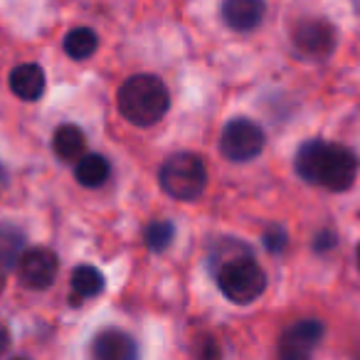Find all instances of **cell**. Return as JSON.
Returning a JSON list of instances; mask_svg holds the SVG:
<instances>
[{
  "label": "cell",
  "instance_id": "cell-18",
  "mask_svg": "<svg viewBox=\"0 0 360 360\" xmlns=\"http://www.w3.org/2000/svg\"><path fill=\"white\" fill-rule=\"evenodd\" d=\"M264 247L269 252H281L286 247V232H284V227H279V225H271V227H266V232H264Z\"/></svg>",
  "mask_w": 360,
  "mask_h": 360
},
{
  "label": "cell",
  "instance_id": "cell-8",
  "mask_svg": "<svg viewBox=\"0 0 360 360\" xmlns=\"http://www.w3.org/2000/svg\"><path fill=\"white\" fill-rule=\"evenodd\" d=\"M18 276L27 289H47L52 286V281L57 279V269H60V262L52 250H25L22 257L18 259Z\"/></svg>",
  "mask_w": 360,
  "mask_h": 360
},
{
  "label": "cell",
  "instance_id": "cell-3",
  "mask_svg": "<svg viewBox=\"0 0 360 360\" xmlns=\"http://www.w3.org/2000/svg\"><path fill=\"white\" fill-rule=\"evenodd\" d=\"M217 286L232 304H252L264 294L266 274L250 255H237L220 264Z\"/></svg>",
  "mask_w": 360,
  "mask_h": 360
},
{
  "label": "cell",
  "instance_id": "cell-15",
  "mask_svg": "<svg viewBox=\"0 0 360 360\" xmlns=\"http://www.w3.org/2000/svg\"><path fill=\"white\" fill-rule=\"evenodd\" d=\"M72 289L79 299H94L104 291V276L96 266L82 264L72 271Z\"/></svg>",
  "mask_w": 360,
  "mask_h": 360
},
{
  "label": "cell",
  "instance_id": "cell-14",
  "mask_svg": "<svg viewBox=\"0 0 360 360\" xmlns=\"http://www.w3.org/2000/svg\"><path fill=\"white\" fill-rule=\"evenodd\" d=\"M99 47V37L91 27H75L65 37V52L72 60H89Z\"/></svg>",
  "mask_w": 360,
  "mask_h": 360
},
{
  "label": "cell",
  "instance_id": "cell-11",
  "mask_svg": "<svg viewBox=\"0 0 360 360\" xmlns=\"http://www.w3.org/2000/svg\"><path fill=\"white\" fill-rule=\"evenodd\" d=\"M45 72H42L40 65L35 62H25V65H18L15 70L11 72V89L18 99L22 101H37L42 94H45Z\"/></svg>",
  "mask_w": 360,
  "mask_h": 360
},
{
  "label": "cell",
  "instance_id": "cell-6",
  "mask_svg": "<svg viewBox=\"0 0 360 360\" xmlns=\"http://www.w3.org/2000/svg\"><path fill=\"white\" fill-rule=\"evenodd\" d=\"M291 42L306 60H326L335 50V30L323 18H306L294 25Z\"/></svg>",
  "mask_w": 360,
  "mask_h": 360
},
{
  "label": "cell",
  "instance_id": "cell-22",
  "mask_svg": "<svg viewBox=\"0 0 360 360\" xmlns=\"http://www.w3.org/2000/svg\"><path fill=\"white\" fill-rule=\"evenodd\" d=\"M355 257H358V266H360V245H358V255H355Z\"/></svg>",
  "mask_w": 360,
  "mask_h": 360
},
{
  "label": "cell",
  "instance_id": "cell-5",
  "mask_svg": "<svg viewBox=\"0 0 360 360\" xmlns=\"http://www.w3.org/2000/svg\"><path fill=\"white\" fill-rule=\"evenodd\" d=\"M264 148V131L252 119H232L220 134V150L232 163H247Z\"/></svg>",
  "mask_w": 360,
  "mask_h": 360
},
{
  "label": "cell",
  "instance_id": "cell-1",
  "mask_svg": "<svg viewBox=\"0 0 360 360\" xmlns=\"http://www.w3.org/2000/svg\"><path fill=\"white\" fill-rule=\"evenodd\" d=\"M296 173L330 193H343L358 178V158L348 148L328 141H306L294 158Z\"/></svg>",
  "mask_w": 360,
  "mask_h": 360
},
{
  "label": "cell",
  "instance_id": "cell-17",
  "mask_svg": "<svg viewBox=\"0 0 360 360\" xmlns=\"http://www.w3.org/2000/svg\"><path fill=\"white\" fill-rule=\"evenodd\" d=\"M173 235L175 230L170 222H150L148 230H146V245L153 252H160L173 242Z\"/></svg>",
  "mask_w": 360,
  "mask_h": 360
},
{
  "label": "cell",
  "instance_id": "cell-19",
  "mask_svg": "<svg viewBox=\"0 0 360 360\" xmlns=\"http://www.w3.org/2000/svg\"><path fill=\"white\" fill-rule=\"evenodd\" d=\"M338 242V237L333 235V232H328V230H323L319 237H316V250H321V252H328L330 247Z\"/></svg>",
  "mask_w": 360,
  "mask_h": 360
},
{
  "label": "cell",
  "instance_id": "cell-10",
  "mask_svg": "<svg viewBox=\"0 0 360 360\" xmlns=\"http://www.w3.org/2000/svg\"><path fill=\"white\" fill-rule=\"evenodd\" d=\"M220 13L235 32H252L264 18V0H222Z\"/></svg>",
  "mask_w": 360,
  "mask_h": 360
},
{
  "label": "cell",
  "instance_id": "cell-16",
  "mask_svg": "<svg viewBox=\"0 0 360 360\" xmlns=\"http://www.w3.org/2000/svg\"><path fill=\"white\" fill-rule=\"evenodd\" d=\"M25 252V235L18 227L3 225L0 227V264L13 266Z\"/></svg>",
  "mask_w": 360,
  "mask_h": 360
},
{
  "label": "cell",
  "instance_id": "cell-23",
  "mask_svg": "<svg viewBox=\"0 0 360 360\" xmlns=\"http://www.w3.org/2000/svg\"><path fill=\"white\" fill-rule=\"evenodd\" d=\"M13 360H27V358H13Z\"/></svg>",
  "mask_w": 360,
  "mask_h": 360
},
{
  "label": "cell",
  "instance_id": "cell-2",
  "mask_svg": "<svg viewBox=\"0 0 360 360\" xmlns=\"http://www.w3.org/2000/svg\"><path fill=\"white\" fill-rule=\"evenodd\" d=\"M116 104L121 116L134 126H153L168 111L170 94L155 75H134L121 84Z\"/></svg>",
  "mask_w": 360,
  "mask_h": 360
},
{
  "label": "cell",
  "instance_id": "cell-21",
  "mask_svg": "<svg viewBox=\"0 0 360 360\" xmlns=\"http://www.w3.org/2000/svg\"><path fill=\"white\" fill-rule=\"evenodd\" d=\"M3 286H6V266L0 264V291H3Z\"/></svg>",
  "mask_w": 360,
  "mask_h": 360
},
{
  "label": "cell",
  "instance_id": "cell-7",
  "mask_svg": "<svg viewBox=\"0 0 360 360\" xmlns=\"http://www.w3.org/2000/svg\"><path fill=\"white\" fill-rule=\"evenodd\" d=\"M321 338H323L321 321H296L281 333L276 345V360H311Z\"/></svg>",
  "mask_w": 360,
  "mask_h": 360
},
{
  "label": "cell",
  "instance_id": "cell-9",
  "mask_svg": "<svg viewBox=\"0 0 360 360\" xmlns=\"http://www.w3.org/2000/svg\"><path fill=\"white\" fill-rule=\"evenodd\" d=\"M136 340L121 328H104L91 343V360H136Z\"/></svg>",
  "mask_w": 360,
  "mask_h": 360
},
{
  "label": "cell",
  "instance_id": "cell-12",
  "mask_svg": "<svg viewBox=\"0 0 360 360\" xmlns=\"http://www.w3.org/2000/svg\"><path fill=\"white\" fill-rule=\"evenodd\" d=\"M109 173H111V165L104 155L99 153H86L77 160L75 165V178L79 186L84 188H99L104 186L106 180H109Z\"/></svg>",
  "mask_w": 360,
  "mask_h": 360
},
{
  "label": "cell",
  "instance_id": "cell-13",
  "mask_svg": "<svg viewBox=\"0 0 360 360\" xmlns=\"http://www.w3.org/2000/svg\"><path fill=\"white\" fill-rule=\"evenodd\" d=\"M52 146H55V153L60 160H79L84 155L86 139L82 134V129H77L75 124H62L55 131Z\"/></svg>",
  "mask_w": 360,
  "mask_h": 360
},
{
  "label": "cell",
  "instance_id": "cell-20",
  "mask_svg": "<svg viewBox=\"0 0 360 360\" xmlns=\"http://www.w3.org/2000/svg\"><path fill=\"white\" fill-rule=\"evenodd\" d=\"M8 343H11V333H8V328L3 323H0V353L8 348Z\"/></svg>",
  "mask_w": 360,
  "mask_h": 360
},
{
  "label": "cell",
  "instance_id": "cell-4",
  "mask_svg": "<svg viewBox=\"0 0 360 360\" xmlns=\"http://www.w3.org/2000/svg\"><path fill=\"white\" fill-rule=\"evenodd\" d=\"M160 188L175 200H198L207 186V168L195 153H173L160 165Z\"/></svg>",
  "mask_w": 360,
  "mask_h": 360
}]
</instances>
